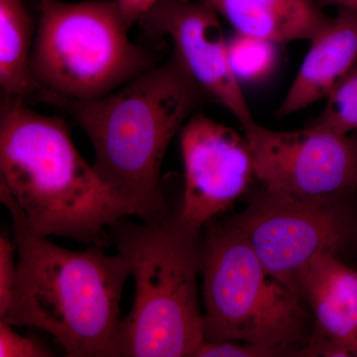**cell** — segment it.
Listing matches in <instances>:
<instances>
[{
  "instance_id": "14",
  "label": "cell",
  "mask_w": 357,
  "mask_h": 357,
  "mask_svg": "<svg viewBox=\"0 0 357 357\" xmlns=\"http://www.w3.org/2000/svg\"><path fill=\"white\" fill-rule=\"evenodd\" d=\"M35 27L25 0H0V84L4 96L40 100L32 72Z\"/></svg>"
},
{
  "instance_id": "6",
  "label": "cell",
  "mask_w": 357,
  "mask_h": 357,
  "mask_svg": "<svg viewBox=\"0 0 357 357\" xmlns=\"http://www.w3.org/2000/svg\"><path fill=\"white\" fill-rule=\"evenodd\" d=\"M38 1L32 72L43 89L40 100H96L154 67L151 54L129 39L115 0Z\"/></svg>"
},
{
  "instance_id": "18",
  "label": "cell",
  "mask_w": 357,
  "mask_h": 357,
  "mask_svg": "<svg viewBox=\"0 0 357 357\" xmlns=\"http://www.w3.org/2000/svg\"><path fill=\"white\" fill-rule=\"evenodd\" d=\"M16 253L17 248L13 238L7 232H2L0 234V319L6 317L13 295L17 274Z\"/></svg>"
},
{
  "instance_id": "1",
  "label": "cell",
  "mask_w": 357,
  "mask_h": 357,
  "mask_svg": "<svg viewBox=\"0 0 357 357\" xmlns=\"http://www.w3.org/2000/svg\"><path fill=\"white\" fill-rule=\"evenodd\" d=\"M0 201L13 220L17 274L3 321L49 333L69 357H119L121 301L128 260L105 248L74 251L30 227L6 185Z\"/></svg>"
},
{
  "instance_id": "13",
  "label": "cell",
  "mask_w": 357,
  "mask_h": 357,
  "mask_svg": "<svg viewBox=\"0 0 357 357\" xmlns=\"http://www.w3.org/2000/svg\"><path fill=\"white\" fill-rule=\"evenodd\" d=\"M236 33L276 44L310 40L328 16L314 0H204Z\"/></svg>"
},
{
  "instance_id": "11",
  "label": "cell",
  "mask_w": 357,
  "mask_h": 357,
  "mask_svg": "<svg viewBox=\"0 0 357 357\" xmlns=\"http://www.w3.org/2000/svg\"><path fill=\"white\" fill-rule=\"evenodd\" d=\"M314 328L304 356L357 357V272L337 255L317 256L301 277Z\"/></svg>"
},
{
  "instance_id": "12",
  "label": "cell",
  "mask_w": 357,
  "mask_h": 357,
  "mask_svg": "<svg viewBox=\"0 0 357 357\" xmlns=\"http://www.w3.org/2000/svg\"><path fill=\"white\" fill-rule=\"evenodd\" d=\"M306 57L277 115L287 116L328 96L357 64V13L338 8L309 40Z\"/></svg>"
},
{
  "instance_id": "5",
  "label": "cell",
  "mask_w": 357,
  "mask_h": 357,
  "mask_svg": "<svg viewBox=\"0 0 357 357\" xmlns=\"http://www.w3.org/2000/svg\"><path fill=\"white\" fill-rule=\"evenodd\" d=\"M204 342L236 340L301 356L314 328L306 303L272 278L231 220L202 229Z\"/></svg>"
},
{
  "instance_id": "7",
  "label": "cell",
  "mask_w": 357,
  "mask_h": 357,
  "mask_svg": "<svg viewBox=\"0 0 357 357\" xmlns=\"http://www.w3.org/2000/svg\"><path fill=\"white\" fill-rule=\"evenodd\" d=\"M230 220L268 274L298 296L301 277L310 263L321 253L340 255L356 229L342 198H298L266 189Z\"/></svg>"
},
{
  "instance_id": "2",
  "label": "cell",
  "mask_w": 357,
  "mask_h": 357,
  "mask_svg": "<svg viewBox=\"0 0 357 357\" xmlns=\"http://www.w3.org/2000/svg\"><path fill=\"white\" fill-rule=\"evenodd\" d=\"M0 184L40 236L105 248L112 225L137 217L136 204L79 154L64 119L17 96H2L0 105Z\"/></svg>"
},
{
  "instance_id": "10",
  "label": "cell",
  "mask_w": 357,
  "mask_h": 357,
  "mask_svg": "<svg viewBox=\"0 0 357 357\" xmlns=\"http://www.w3.org/2000/svg\"><path fill=\"white\" fill-rule=\"evenodd\" d=\"M139 22L148 36L167 37L173 53L204 95L234 115L241 128L256 122L230 67L220 15L204 0H159Z\"/></svg>"
},
{
  "instance_id": "9",
  "label": "cell",
  "mask_w": 357,
  "mask_h": 357,
  "mask_svg": "<svg viewBox=\"0 0 357 357\" xmlns=\"http://www.w3.org/2000/svg\"><path fill=\"white\" fill-rule=\"evenodd\" d=\"M185 188L181 217L203 229L229 210L256 178L252 152L245 135L192 114L181 130Z\"/></svg>"
},
{
  "instance_id": "19",
  "label": "cell",
  "mask_w": 357,
  "mask_h": 357,
  "mask_svg": "<svg viewBox=\"0 0 357 357\" xmlns=\"http://www.w3.org/2000/svg\"><path fill=\"white\" fill-rule=\"evenodd\" d=\"M273 351L236 340L203 342L195 357H273Z\"/></svg>"
},
{
  "instance_id": "3",
  "label": "cell",
  "mask_w": 357,
  "mask_h": 357,
  "mask_svg": "<svg viewBox=\"0 0 357 357\" xmlns=\"http://www.w3.org/2000/svg\"><path fill=\"white\" fill-rule=\"evenodd\" d=\"M203 96L173 53L164 64L102 98L45 95L41 102L75 119L93 144L98 175L136 204L137 218L154 220L171 211L161 183L164 156Z\"/></svg>"
},
{
  "instance_id": "4",
  "label": "cell",
  "mask_w": 357,
  "mask_h": 357,
  "mask_svg": "<svg viewBox=\"0 0 357 357\" xmlns=\"http://www.w3.org/2000/svg\"><path fill=\"white\" fill-rule=\"evenodd\" d=\"M202 229L185 222L178 208L159 220L128 217L110 227V241L135 280L132 310L119 331V356H195L203 344Z\"/></svg>"
},
{
  "instance_id": "20",
  "label": "cell",
  "mask_w": 357,
  "mask_h": 357,
  "mask_svg": "<svg viewBox=\"0 0 357 357\" xmlns=\"http://www.w3.org/2000/svg\"><path fill=\"white\" fill-rule=\"evenodd\" d=\"M121 8L124 20L129 28L134 23L139 22L141 18L154 6L159 0H115Z\"/></svg>"
},
{
  "instance_id": "8",
  "label": "cell",
  "mask_w": 357,
  "mask_h": 357,
  "mask_svg": "<svg viewBox=\"0 0 357 357\" xmlns=\"http://www.w3.org/2000/svg\"><path fill=\"white\" fill-rule=\"evenodd\" d=\"M243 134L256 178L268 191L306 199L342 198L357 190V138L309 126L294 131L263 128Z\"/></svg>"
},
{
  "instance_id": "16",
  "label": "cell",
  "mask_w": 357,
  "mask_h": 357,
  "mask_svg": "<svg viewBox=\"0 0 357 357\" xmlns=\"http://www.w3.org/2000/svg\"><path fill=\"white\" fill-rule=\"evenodd\" d=\"M326 100L325 109L310 126L340 134L357 130V64L333 86Z\"/></svg>"
},
{
  "instance_id": "21",
  "label": "cell",
  "mask_w": 357,
  "mask_h": 357,
  "mask_svg": "<svg viewBox=\"0 0 357 357\" xmlns=\"http://www.w3.org/2000/svg\"><path fill=\"white\" fill-rule=\"evenodd\" d=\"M321 9L328 6L347 8L357 13V0H314Z\"/></svg>"
},
{
  "instance_id": "17",
  "label": "cell",
  "mask_w": 357,
  "mask_h": 357,
  "mask_svg": "<svg viewBox=\"0 0 357 357\" xmlns=\"http://www.w3.org/2000/svg\"><path fill=\"white\" fill-rule=\"evenodd\" d=\"M0 356L51 357L54 354L37 338L23 337L13 330V326L0 319Z\"/></svg>"
},
{
  "instance_id": "15",
  "label": "cell",
  "mask_w": 357,
  "mask_h": 357,
  "mask_svg": "<svg viewBox=\"0 0 357 357\" xmlns=\"http://www.w3.org/2000/svg\"><path fill=\"white\" fill-rule=\"evenodd\" d=\"M278 44L236 33L227 40V53L234 76L241 82H257L273 70Z\"/></svg>"
}]
</instances>
